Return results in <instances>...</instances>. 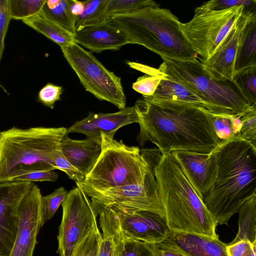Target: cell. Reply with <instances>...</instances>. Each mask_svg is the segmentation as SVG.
I'll list each match as a JSON object with an SVG mask.
<instances>
[{
	"label": "cell",
	"mask_w": 256,
	"mask_h": 256,
	"mask_svg": "<svg viewBox=\"0 0 256 256\" xmlns=\"http://www.w3.org/2000/svg\"><path fill=\"white\" fill-rule=\"evenodd\" d=\"M134 106L139 118L138 143L154 144L162 154L184 150L210 154L220 144L212 114L194 106L144 97Z\"/></svg>",
	"instance_id": "obj_1"
},
{
	"label": "cell",
	"mask_w": 256,
	"mask_h": 256,
	"mask_svg": "<svg viewBox=\"0 0 256 256\" xmlns=\"http://www.w3.org/2000/svg\"><path fill=\"white\" fill-rule=\"evenodd\" d=\"M212 152L217 174L203 202L218 224L228 225L241 206L256 194V148L234 138L220 142Z\"/></svg>",
	"instance_id": "obj_2"
},
{
	"label": "cell",
	"mask_w": 256,
	"mask_h": 256,
	"mask_svg": "<svg viewBox=\"0 0 256 256\" xmlns=\"http://www.w3.org/2000/svg\"><path fill=\"white\" fill-rule=\"evenodd\" d=\"M154 171L170 230L218 238L217 223L175 156L172 152L162 154Z\"/></svg>",
	"instance_id": "obj_3"
},
{
	"label": "cell",
	"mask_w": 256,
	"mask_h": 256,
	"mask_svg": "<svg viewBox=\"0 0 256 256\" xmlns=\"http://www.w3.org/2000/svg\"><path fill=\"white\" fill-rule=\"evenodd\" d=\"M109 22L126 36L129 44L143 46L161 58H198L180 30L181 22L168 9L148 8L114 16Z\"/></svg>",
	"instance_id": "obj_4"
},
{
	"label": "cell",
	"mask_w": 256,
	"mask_h": 256,
	"mask_svg": "<svg viewBox=\"0 0 256 256\" xmlns=\"http://www.w3.org/2000/svg\"><path fill=\"white\" fill-rule=\"evenodd\" d=\"M64 127H16L0 132V180L9 181L16 170H56L54 158L66 132Z\"/></svg>",
	"instance_id": "obj_5"
},
{
	"label": "cell",
	"mask_w": 256,
	"mask_h": 256,
	"mask_svg": "<svg viewBox=\"0 0 256 256\" xmlns=\"http://www.w3.org/2000/svg\"><path fill=\"white\" fill-rule=\"evenodd\" d=\"M100 154L80 185L84 192L100 191L154 179V167L136 146H128L104 134Z\"/></svg>",
	"instance_id": "obj_6"
},
{
	"label": "cell",
	"mask_w": 256,
	"mask_h": 256,
	"mask_svg": "<svg viewBox=\"0 0 256 256\" xmlns=\"http://www.w3.org/2000/svg\"><path fill=\"white\" fill-rule=\"evenodd\" d=\"M160 71L194 90L215 114H242L251 107L233 80L212 77L198 59L182 60L162 58Z\"/></svg>",
	"instance_id": "obj_7"
},
{
	"label": "cell",
	"mask_w": 256,
	"mask_h": 256,
	"mask_svg": "<svg viewBox=\"0 0 256 256\" xmlns=\"http://www.w3.org/2000/svg\"><path fill=\"white\" fill-rule=\"evenodd\" d=\"M60 48L86 91L100 100L112 103L120 110L126 107L120 78L108 70L91 52L76 43Z\"/></svg>",
	"instance_id": "obj_8"
},
{
	"label": "cell",
	"mask_w": 256,
	"mask_h": 256,
	"mask_svg": "<svg viewBox=\"0 0 256 256\" xmlns=\"http://www.w3.org/2000/svg\"><path fill=\"white\" fill-rule=\"evenodd\" d=\"M244 8L212 10L200 5L190 21L180 23L181 30L200 60H207L214 52Z\"/></svg>",
	"instance_id": "obj_9"
},
{
	"label": "cell",
	"mask_w": 256,
	"mask_h": 256,
	"mask_svg": "<svg viewBox=\"0 0 256 256\" xmlns=\"http://www.w3.org/2000/svg\"><path fill=\"white\" fill-rule=\"evenodd\" d=\"M62 216L58 235L60 256H72L80 244L98 228L97 214L83 189L76 186L62 203Z\"/></svg>",
	"instance_id": "obj_10"
},
{
	"label": "cell",
	"mask_w": 256,
	"mask_h": 256,
	"mask_svg": "<svg viewBox=\"0 0 256 256\" xmlns=\"http://www.w3.org/2000/svg\"><path fill=\"white\" fill-rule=\"evenodd\" d=\"M96 211L106 208L146 210L165 216L159 198L156 178L142 184L115 187L85 192Z\"/></svg>",
	"instance_id": "obj_11"
},
{
	"label": "cell",
	"mask_w": 256,
	"mask_h": 256,
	"mask_svg": "<svg viewBox=\"0 0 256 256\" xmlns=\"http://www.w3.org/2000/svg\"><path fill=\"white\" fill-rule=\"evenodd\" d=\"M40 189L33 182L18 206V227L9 256H33L42 222Z\"/></svg>",
	"instance_id": "obj_12"
},
{
	"label": "cell",
	"mask_w": 256,
	"mask_h": 256,
	"mask_svg": "<svg viewBox=\"0 0 256 256\" xmlns=\"http://www.w3.org/2000/svg\"><path fill=\"white\" fill-rule=\"evenodd\" d=\"M256 8H244L214 52L207 60H200L204 70L220 80H233L234 64L241 34Z\"/></svg>",
	"instance_id": "obj_13"
},
{
	"label": "cell",
	"mask_w": 256,
	"mask_h": 256,
	"mask_svg": "<svg viewBox=\"0 0 256 256\" xmlns=\"http://www.w3.org/2000/svg\"><path fill=\"white\" fill-rule=\"evenodd\" d=\"M110 208L118 216L123 234L130 238L158 244L172 232L165 216L146 210Z\"/></svg>",
	"instance_id": "obj_14"
},
{
	"label": "cell",
	"mask_w": 256,
	"mask_h": 256,
	"mask_svg": "<svg viewBox=\"0 0 256 256\" xmlns=\"http://www.w3.org/2000/svg\"><path fill=\"white\" fill-rule=\"evenodd\" d=\"M32 182L8 181L0 184V256H9L18 227L20 202Z\"/></svg>",
	"instance_id": "obj_15"
},
{
	"label": "cell",
	"mask_w": 256,
	"mask_h": 256,
	"mask_svg": "<svg viewBox=\"0 0 256 256\" xmlns=\"http://www.w3.org/2000/svg\"><path fill=\"white\" fill-rule=\"evenodd\" d=\"M138 116L134 106L126 107L112 113L90 112L86 117L78 121L67 129V133L78 132L88 138L102 142V135L114 138L120 128L132 123H138Z\"/></svg>",
	"instance_id": "obj_16"
},
{
	"label": "cell",
	"mask_w": 256,
	"mask_h": 256,
	"mask_svg": "<svg viewBox=\"0 0 256 256\" xmlns=\"http://www.w3.org/2000/svg\"><path fill=\"white\" fill-rule=\"evenodd\" d=\"M172 152L184 169L191 182L204 199L214 184L217 174V164L214 154H204L190 151Z\"/></svg>",
	"instance_id": "obj_17"
},
{
	"label": "cell",
	"mask_w": 256,
	"mask_h": 256,
	"mask_svg": "<svg viewBox=\"0 0 256 256\" xmlns=\"http://www.w3.org/2000/svg\"><path fill=\"white\" fill-rule=\"evenodd\" d=\"M157 244L186 256H228V244L219 238L194 233L172 232L165 240Z\"/></svg>",
	"instance_id": "obj_18"
},
{
	"label": "cell",
	"mask_w": 256,
	"mask_h": 256,
	"mask_svg": "<svg viewBox=\"0 0 256 256\" xmlns=\"http://www.w3.org/2000/svg\"><path fill=\"white\" fill-rule=\"evenodd\" d=\"M74 40L76 44L96 53L118 50L129 44L126 36L110 22L81 28L74 34Z\"/></svg>",
	"instance_id": "obj_19"
},
{
	"label": "cell",
	"mask_w": 256,
	"mask_h": 256,
	"mask_svg": "<svg viewBox=\"0 0 256 256\" xmlns=\"http://www.w3.org/2000/svg\"><path fill=\"white\" fill-rule=\"evenodd\" d=\"M67 132L62 138L59 148L68 161L85 176L92 170L102 150V142L88 138L72 140Z\"/></svg>",
	"instance_id": "obj_20"
},
{
	"label": "cell",
	"mask_w": 256,
	"mask_h": 256,
	"mask_svg": "<svg viewBox=\"0 0 256 256\" xmlns=\"http://www.w3.org/2000/svg\"><path fill=\"white\" fill-rule=\"evenodd\" d=\"M143 97L202 108L210 112L208 105L194 90L164 74L154 94Z\"/></svg>",
	"instance_id": "obj_21"
},
{
	"label": "cell",
	"mask_w": 256,
	"mask_h": 256,
	"mask_svg": "<svg viewBox=\"0 0 256 256\" xmlns=\"http://www.w3.org/2000/svg\"><path fill=\"white\" fill-rule=\"evenodd\" d=\"M96 212L102 230L98 256H120L124 234L118 216L110 208Z\"/></svg>",
	"instance_id": "obj_22"
},
{
	"label": "cell",
	"mask_w": 256,
	"mask_h": 256,
	"mask_svg": "<svg viewBox=\"0 0 256 256\" xmlns=\"http://www.w3.org/2000/svg\"><path fill=\"white\" fill-rule=\"evenodd\" d=\"M256 12L252 16L241 34L234 61V74L256 66Z\"/></svg>",
	"instance_id": "obj_23"
},
{
	"label": "cell",
	"mask_w": 256,
	"mask_h": 256,
	"mask_svg": "<svg viewBox=\"0 0 256 256\" xmlns=\"http://www.w3.org/2000/svg\"><path fill=\"white\" fill-rule=\"evenodd\" d=\"M22 21L26 24L53 41L60 48L75 43L74 34L46 16L42 10L32 16L24 19Z\"/></svg>",
	"instance_id": "obj_24"
},
{
	"label": "cell",
	"mask_w": 256,
	"mask_h": 256,
	"mask_svg": "<svg viewBox=\"0 0 256 256\" xmlns=\"http://www.w3.org/2000/svg\"><path fill=\"white\" fill-rule=\"evenodd\" d=\"M238 229L235 238L229 244L240 240L256 244V194L246 202L238 212Z\"/></svg>",
	"instance_id": "obj_25"
},
{
	"label": "cell",
	"mask_w": 256,
	"mask_h": 256,
	"mask_svg": "<svg viewBox=\"0 0 256 256\" xmlns=\"http://www.w3.org/2000/svg\"><path fill=\"white\" fill-rule=\"evenodd\" d=\"M42 10L48 18L75 34V18L71 12L70 0H46Z\"/></svg>",
	"instance_id": "obj_26"
},
{
	"label": "cell",
	"mask_w": 256,
	"mask_h": 256,
	"mask_svg": "<svg viewBox=\"0 0 256 256\" xmlns=\"http://www.w3.org/2000/svg\"><path fill=\"white\" fill-rule=\"evenodd\" d=\"M126 64L131 68L145 74L132 84V88L143 96H152L162 78L164 74L158 69L140 63L128 62Z\"/></svg>",
	"instance_id": "obj_27"
},
{
	"label": "cell",
	"mask_w": 256,
	"mask_h": 256,
	"mask_svg": "<svg viewBox=\"0 0 256 256\" xmlns=\"http://www.w3.org/2000/svg\"><path fill=\"white\" fill-rule=\"evenodd\" d=\"M108 0H84V9L76 20V31L84 26L108 22L106 9Z\"/></svg>",
	"instance_id": "obj_28"
},
{
	"label": "cell",
	"mask_w": 256,
	"mask_h": 256,
	"mask_svg": "<svg viewBox=\"0 0 256 256\" xmlns=\"http://www.w3.org/2000/svg\"><path fill=\"white\" fill-rule=\"evenodd\" d=\"M244 114L229 115L212 114L215 132L220 143L234 138H240L241 118Z\"/></svg>",
	"instance_id": "obj_29"
},
{
	"label": "cell",
	"mask_w": 256,
	"mask_h": 256,
	"mask_svg": "<svg viewBox=\"0 0 256 256\" xmlns=\"http://www.w3.org/2000/svg\"><path fill=\"white\" fill-rule=\"evenodd\" d=\"M157 6L159 5L152 0H108L106 16L109 22L110 18L115 16Z\"/></svg>",
	"instance_id": "obj_30"
},
{
	"label": "cell",
	"mask_w": 256,
	"mask_h": 256,
	"mask_svg": "<svg viewBox=\"0 0 256 256\" xmlns=\"http://www.w3.org/2000/svg\"><path fill=\"white\" fill-rule=\"evenodd\" d=\"M233 81L252 106L256 104V66L236 72Z\"/></svg>",
	"instance_id": "obj_31"
},
{
	"label": "cell",
	"mask_w": 256,
	"mask_h": 256,
	"mask_svg": "<svg viewBox=\"0 0 256 256\" xmlns=\"http://www.w3.org/2000/svg\"><path fill=\"white\" fill-rule=\"evenodd\" d=\"M46 0H8L10 18L20 20L30 18L42 8Z\"/></svg>",
	"instance_id": "obj_32"
},
{
	"label": "cell",
	"mask_w": 256,
	"mask_h": 256,
	"mask_svg": "<svg viewBox=\"0 0 256 256\" xmlns=\"http://www.w3.org/2000/svg\"><path fill=\"white\" fill-rule=\"evenodd\" d=\"M120 256H159L158 248L157 244L132 239L124 234Z\"/></svg>",
	"instance_id": "obj_33"
},
{
	"label": "cell",
	"mask_w": 256,
	"mask_h": 256,
	"mask_svg": "<svg viewBox=\"0 0 256 256\" xmlns=\"http://www.w3.org/2000/svg\"><path fill=\"white\" fill-rule=\"evenodd\" d=\"M68 193L64 187H60L48 195L42 196L41 202L43 225L54 216L60 206L66 200Z\"/></svg>",
	"instance_id": "obj_34"
},
{
	"label": "cell",
	"mask_w": 256,
	"mask_h": 256,
	"mask_svg": "<svg viewBox=\"0 0 256 256\" xmlns=\"http://www.w3.org/2000/svg\"><path fill=\"white\" fill-rule=\"evenodd\" d=\"M240 138L256 148V104L252 105L241 118Z\"/></svg>",
	"instance_id": "obj_35"
},
{
	"label": "cell",
	"mask_w": 256,
	"mask_h": 256,
	"mask_svg": "<svg viewBox=\"0 0 256 256\" xmlns=\"http://www.w3.org/2000/svg\"><path fill=\"white\" fill-rule=\"evenodd\" d=\"M102 234L96 228L80 244L72 256H98Z\"/></svg>",
	"instance_id": "obj_36"
},
{
	"label": "cell",
	"mask_w": 256,
	"mask_h": 256,
	"mask_svg": "<svg viewBox=\"0 0 256 256\" xmlns=\"http://www.w3.org/2000/svg\"><path fill=\"white\" fill-rule=\"evenodd\" d=\"M58 178V174L54 170L48 171L16 170L12 173L9 181L56 182Z\"/></svg>",
	"instance_id": "obj_37"
},
{
	"label": "cell",
	"mask_w": 256,
	"mask_h": 256,
	"mask_svg": "<svg viewBox=\"0 0 256 256\" xmlns=\"http://www.w3.org/2000/svg\"><path fill=\"white\" fill-rule=\"evenodd\" d=\"M54 164L56 170L64 172L70 179L74 181L77 186H80L85 176L68 161L59 148L56 154Z\"/></svg>",
	"instance_id": "obj_38"
},
{
	"label": "cell",
	"mask_w": 256,
	"mask_h": 256,
	"mask_svg": "<svg viewBox=\"0 0 256 256\" xmlns=\"http://www.w3.org/2000/svg\"><path fill=\"white\" fill-rule=\"evenodd\" d=\"M62 90V86L48 83L40 90L38 100L44 106L53 109L55 102L60 100Z\"/></svg>",
	"instance_id": "obj_39"
},
{
	"label": "cell",
	"mask_w": 256,
	"mask_h": 256,
	"mask_svg": "<svg viewBox=\"0 0 256 256\" xmlns=\"http://www.w3.org/2000/svg\"><path fill=\"white\" fill-rule=\"evenodd\" d=\"M201 6L212 10H224L240 6L253 8H256V1L255 0H213L204 2Z\"/></svg>",
	"instance_id": "obj_40"
},
{
	"label": "cell",
	"mask_w": 256,
	"mask_h": 256,
	"mask_svg": "<svg viewBox=\"0 0 256 256\" xmlns=\"http://www.w3.org/2000/svg\"><path fill=\"white\" fill-rule=\"evenodd\" d=\"M10 20L8 0H0V62L4 50V40ZM0 86L4 88L0 84Z\"/></svg>",
	"instance_id": "obj_41"
},
{
	"label": "cell",
	"mask_w": 256,
	"mask_h": 256,
	"mask_svg": "<svg viewBox=\"0 0 256 256\" xmlns=\"http://www.w3.org/2000/svg\"><path fill=\"white\" fill-rule=\"evenodd\" d=\"M255 246L256 244H252L248 241L240 240L228 244L226 251L228 256H246Z\"/></svg>",
	"instance_id": "obj_42"
},
{
	"label": "cell",
	"mask_w": 256,
	"mask_h": 256,
	"mask_svg": "<svg viewBox=\"0 0 256 256\" xmlns=\"http://www.w3.org/2000/svg\"><path fill=\"white\" fill-rule=\"evenodd\" d=\"M71 12L76 20L82 13L84 9L82 1L70 0Z\"/></svg>",
	"instance_id": "obj_43"
},
{
	"label": "cell",
	"mask_w": 256,
	"mask_h": 256,
	"mask_svg": "<svg viewBox=\"0 0 256 256\" xmlns=\"http://www.w3.org/2000/svg\"><path fill=\"white\" fill-rule=\"evenodd\" d=\"M158 245V244H157ZM159 256H186L176 250L162 247L158 245Z\"/></svg>",
	"instance_id": "obj_44"
},
{
	"label": "cell",
	"mask_w": 256,
	"mask_h": 256,
	"mask_svg": "<svg viewBox=\"0 0 256 256\" xmlns=\"http://www.w3.org/2000/svg\"><path fill=\"white\" fill-rule=\"evenodd\" d=\"M246 256H256V246H254L252 250Z\"/></svg>",
	"instance_id": "obj_45"
},
{
	"label": "cell",
	"mask_w": 256,
	"mask_h": 256,
	"mask_svg": "<svg viewBox=\"0 0 256 256\" xmlns=\"http://www.w3.org/2000/svg\"><path fill=\"white\" fill-rule=\"evenodd\" d=\"M4 182H2V181L0 180V184H2V183H4Z\"/></svg>",
	"instance_id": "obj_46"
}]
</instances>
